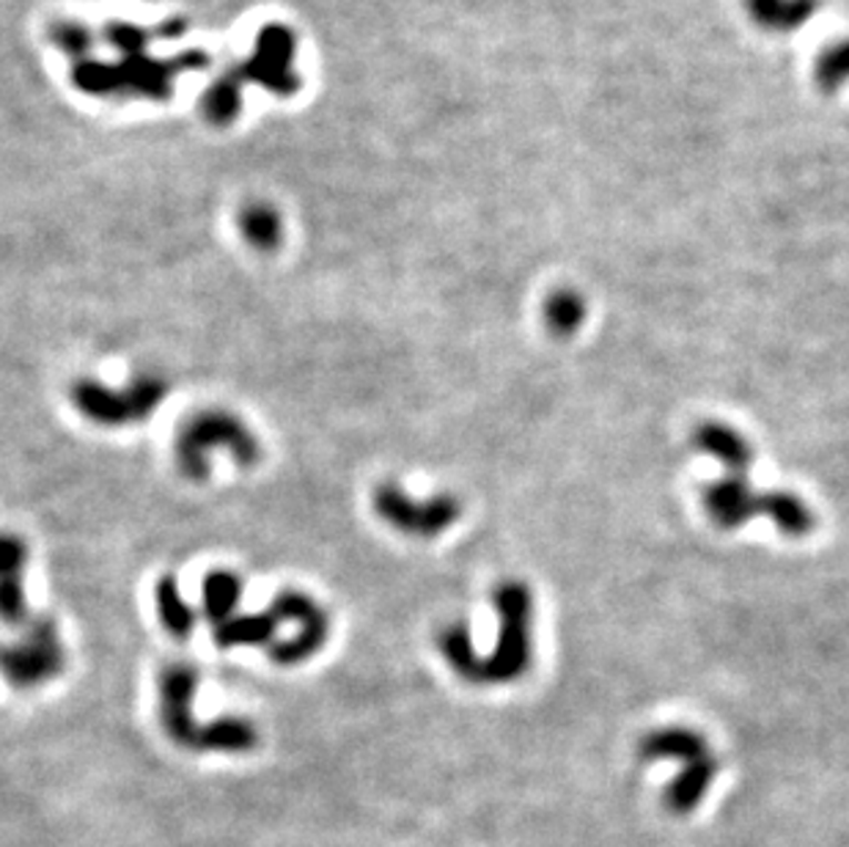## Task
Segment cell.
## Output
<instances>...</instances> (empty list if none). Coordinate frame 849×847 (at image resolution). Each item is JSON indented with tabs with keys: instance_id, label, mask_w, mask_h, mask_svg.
<instances>
[{
	"instance_id": "cell-18",
	"label": "cell",
	"mask_w": 849,
	"mask_h": 847,
	"mask_svg": "<svg viewBox=\"0 0 849 847\" xmlns=\"http://www.w3.org/2000/svg\"><path fill=\"white\" fill-rule=\"evenodd\" d=\"M242 584L231 573H210L204 581V614L215 627L229 622L234 616L236 603H240Z\"/></svg>"
},
{
	"instance_id": "cell-8",
	"label": "cell",
	"mask_w": 849,
	"mask_h": 847,
	"mask_svg": "<svg viewBox=\"0 0 849 847\" xmlns=\"http://www.w3.org/2000/svg\"><path fill=\"white\" fill-rule=\"evenodd\" d=\"M6 674L17 685H37L61 672L63 647L50 619H37L26 625L20 642L6 647Z\"/></svg>"
},
{
	"instance_id": "cell-3",
	"label": "cell",
	"mask_w": 849,
	"mask_h": 847,
	"mask_svg": "<svg viewBox=\"0 0 849 847\" xmlns=\"http://www.w3.org/2000/svg\"><path fill=\"white\" fill-rule=\"evenodd\" d=\"M495 605L501 614V636L498 644L484 658L467 661L459 668L467 679L476 683H509L517 679L525 668L530 666V603L528 586L509 581L495 592Z\"/></svg>"
},
{
	"instance_id": "cell-12",
	"label": "cell",
	"mask_w": 849,
	"mask_h": 847,
	"mask_svg": "<svg viewBox=\"0 0 849 847\" xmlns=\"http://www.w3.org/2000/svg\"><path fill=\"white\" fill-rule=\"evenodd\" d=\"M640 757L646 763L671 759V763L690 765L696 759L709 757V743L701 732L690 729V726H666V729L649 732L640 740Z\"/></svg>"
},
{
	"instance_id": "cell-13",
	"label": "cell",
	"mask_w": 849,
	"mask_h": 847,
	"mask_svg": "<svg viewBox=\"0 0 849 847\" xmlns=\"http://www.w3.org/2000/svg\"><path fill=\"white\" fill-rule=\"evenodd\" d=\"M715 776H718V759L709 754V757L696 759L690 765H681L677 779L671 782L666 789V806L674 815H690L701 806V800L707 798V793L715 785Z\"/></svg>"
},
{
	"instance_id": "cell-14",
	"label": "cell",
	"mask_w": 849,
	"mask_h": 847,
	"mask_svg": "<svg viewBox=\"0 0 849 847\" xmlns=\"http://www.w3.org/2000/svg\"><path fill=\"white\" fill-rule=\"evenodd\" d=\"M761 515L789 540H802L817 528V515L792 490H765L761 493Z\"/></svg>"
},
{
	"instance_id": "cell-4",
	"label": "cell",
	"mask_w": 849,
	"mask_h": 847,
	"mask_svg": "<svg viewBox=\"0 0 849 847\" xmlns=\"http://www.w3.org/2000/svg\"><path fill=\"white\" fill-rule=\"evenodd\" d=\"M292 56H294V42L292 33L283 31V28H267V31L259 37V50L245 67L234 69L231 78L221 80L210 89L204 100V111L210 121L215 124H229L231 119L240 111V83L245 80H256L264 83L267 89L279 91V94H292L297 89V78L292 72Z\"/></svg>"
},
{
	"instance_id": "cell-11",
	"label": "cell",
	"mask_w": 849,
	"mask_h": 847,
	"mask_svg": "<svg viewBox=\"0 0 849 847\" xmlns=\"http://www.w3.org/2000/svg\"><path fill=\"white\" fill-rule=\"evenodd\" d=\"M693 448L715 457L726 471H729V474L735 476H748L750 465H754V457H756L750 441H745L735 426L720 424V422L698 424L696 432H693Z\"/></svg>"
},
{
	"instance_id": "cell-21",
	"label": "cell",
	"mask_w": 849,
	"mask_h": 847,
	"mask_svg": "<svg viewBox=\"0 0 849 847\" xmlns=\"http://www.w3.org/2000/svg\"><path fill=\"white\" fill-rule=\"evenodd\" d=\"M240 226L245 240L251 245L262 248V251H270L281 242V218L279 212L270 210L267 204H251L245 212L240 215Z\"/></svg>"
},
{
	"instance_id": "cell-16",
	"label": "cell",
	"mask_w": 849,
	"mask_h": 847,
	"mask_svg": "<svg viewBox=\"0 0 849 847\" xmlns=\"http://www.w3.org/2000/svg\"><path fill=\"white\" fill-rule=\"evenodd\" d=\"M3 619L14 625L26 619V586H22V567H26V545L17 537H6L3 543Z\"/></svg>"
},
{
	"instance_id": "cell-10",
	"label": "cell",
	"mask_w": 849,
	"mask_h": 847,
	"mask_svg": "<svg viewBox=\"0 0 849 847\" xmlns=\"http://www.w3.org/2000/svg\"><path fill=\"white\" fill-rule=\"evenodd\" d=\"M704 510L709 521L724 532H737L756 515H761V493L750 487L748 476L726 474L724 480L709 482L701 490Z\"/></svg>"
},
{
	"instance_id": "cell-19",
	"label": "cell",
	"mask_w": 849,
	"mask_h": 847,
	"mask_svg": "<svg viewBox=\"0 0 849 847\" xmlns=\"http://www.w3.org/2000/svg\"><path fill=\"white\" fill-rule=\"evenodd\" d=\"M542 314L556 336H572L586 320V303L575 290H558L547 298Z\"/></svg>"
},
{
	"instance_id": "cell-17",
	"label": "cell",
	"mask_w": 849,
	"mask_h": 847,
	"mask_svg": "<svg viewBox=\"0 0 849 847\" xmlns=\"http://www.w3.org/2000/svg\"><path fill=\"white\" fill-rule=\"evenodd\" d=\"M279 633V616L270 608L267 614L231 616L221 627H215V638L221 647H236V644H267Z\"/></svg>"
},
{
	"instance_id": "cell-20",
	"label": "cell",
	"mask_w": 849,
	"mask_h": 847,
	"mask_svg": "<svg viewBox=\"0 0 849 847\" xmlns=\"http://www.w3.org/2000/svg\"><path fill=\"white\" fill-rule=\"evenodd\" d=\"M158 611L165 631L173 633V636H188L193 631L195 611L179 595V586L173 584V578H163L158 584Z\"/></svg>"
},
{
	"instance_id": "cell-22",
	"label": "cell",
	"mask_w": 849,
	"mask_h": 847,
	"mask_svg": "<svg viewBox=\"0 0 849 847\" xmlns=\"http://www.w3.org/2000/svg\"><path fill=\"white\" fill-rule=\"evenodd\" d=\"M813 80L825 94L841 89L849 80V39L836 42L822 50L817 63H813Z\"/></svg>"
},
{
	"instance_id": "cell-9",
	"label": "cell",
	"mask_w": 849,
	"mask_h": 847,
	"mask_svg": "<svg viewBox=\"0 0 849 847\" xmlns=\"http://www.w3.org/2000/svg\"><path fill=\"white\" fill-rule=\"evenodd\" d=\"M273 611L279 614V619H292L297 625V631L289 636V642L270 647V653H273L279 664H300V661L311 658L322 647L327 636V619L320 605H314V601L297 595V592H283V595L275 597Z\"/></svg>"
},
{
	"instance_id": "cell-2",
	"label": "cell",
	"mask_w": 849,
	"mask_h": 847,
	"mask_svg": "<svg viewBox=\"0 0 849 847\" xmlns=\"http://www.w3.org/2000/svg\"><path fill=\"white\" fill-rule=\"evenodd\" d=\"M193 666L171 664L160 677V696H163V724L171 740L193 752H251L256 746V729L240 718L215 722L210 729L199 726L190 716V702L195 694Z\"/></svg>"
},
{
	"instance_id": "cell-1",
	"label": "cell",
	"mask_w": 849,
	"mask_h": 847,
	"mask_svg": "<svg viewBox=\"0 0 849 847\" xmlns=\"http://www.w3.org/2000/svg\"><path fill=\"white\" fill-rule=\"evenodd\" d=\"M108 39L113 44H119L121 53H127L124 63H100V61H83L74 67L72 80L78 89L91 91V94H111V91L130 89L135 94L158 97L165 100V94L171 91L173 72L188 67H204L206 56H199L195 50H190L188 56L176 61H152L143 56V44L152 33L141 31V28H127V26H113L108 28Z\"/></svg>"
},
{
	"instance_id": "cell-6",
	"label": "cell",
	"mask_w": 849,
	"mask_h": 847,
	"mask_svg": "<svg viewBox=\"0 0 849 847\" xmlns=\"http://www.w3.org/2000/svg\"><path fill=\"white\" fill-rule=\"evenodd\" d=\"M165 396V383L158 377H138L124 391L108 389L100 380H78L72 385V402L85 419L97 424H130L141 422L158 411Z\"/></svg>"
},
{
	"instance_id": "cell-7",
	"label": "cell",
	"mask_w": 849,
	"mask_h": 847,
	"mask_svg": "<svg viewBox=\"0 0 849 847\" xmlns=\"http://www.w3.org/2000/svg\"><path fill=\"white\" fill-rule=\"evenodd\" d=\"M374 510L396 532L413 534V537H435V534L446 532L459 517V504L448 495L415 501L410 498L407 490L396 487V484H383L374 493Z\"/></svg>"
},
{
	"instance_id": "cell-5",
	"label": "cell",
	"mask_w": 849,
	"mask_h": 847,
	"mask_svg": "<svg viewBox=\"0 0 849 847\" xmlns=\"http://www.w3.org/2000/svg\"><path fill=\"white\" fill-rule=\"evenodd\" d=\"M218 448L229 452L242 465L256 463L259 457L256 437L245 430V424L236 422L229 413H204V416L193 419L179 435V468L193 480H204L210 474V454Z\"/></svg>"
},
{
	"instance_id": "cell-23",
	"label": "cell",
	"mask_w": 849,
	"mask_h": 847,
	"mask_svg": "<svg viewBox=\"0 0 849 847\" xmlns=\"http://www.w3.org/2000/svg\"><path fill=\"white\" fill-rule=\"evenodd\" d=\"M53 42L63 53L72 56H85L91 48V37L83 26H74V22H58L53 28Z\"/></svg>"
},
{
	"instance_id": "cell-15",
	"label": "cell",
	"mask_w": 849,
	"mask_h": 847,
	"mask_svg": "<svg viewBox=\"0 0 849 847\" xmlns=\"http://www.w3.org/2000/svg\"><path fill=\"white\" fill-rule=\"evenodd\" d=\"M745 11L759 28L772 33H795L819 11L822 0H742Z\"/></svg>"
}]
</instances>
